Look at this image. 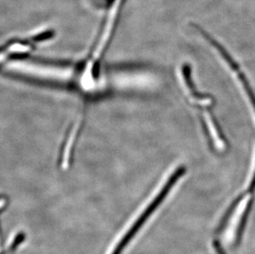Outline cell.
<instances>
[{
	"mask_svg": "<svg viewBox=\"0 0 255 254\" xmlns=\"http://www.w3.org/2000/svg\"><path fill=\"white\" fill-rule=\"evenodd\" d=\"M201 35H202V36H203V37H204V38L206 39L210 44H212V46H214L215 48L217 49V51H219L221 55H222V57L224 58L225 60L227 61V64L231 66V69H232V70H233L238 75L239 79H240L241 83L243 84L246 94L248 95L249 98L251 99V103H252L253 108H255V94H254L253 90L251 89V87L250 86V84H249L248 80L246 79V76H245V74L241 72V69L239 67L238 64L233 60V58L231 57L230 54L227 52V50H226V49H225L224 47H223V46H222V45L217 41V40H215V39L213 38V37H212L208 32H207L205 30H202V31H201Z\"/></svg>",
	"mask_w": 255,
	"mask_h": 254,
	"instance_id": "obj_2",
	"label": "cell"
},
{
	"mask_svg": "<svg viewBox=\"0 0 255 254\" xmlns=\"http://www.w3.org/2000/svg\"><path fill=\"white\" fill-rule=\"evenodd\" d=\"M6 68L13 76L67 89L92 100L123 94L140 83L131 69L102 65L93 55L79 63L13 60Z\"/></svg>",
	"mask_w": 255,
	"mask_h": 254,
	"instance_id": "obj_1",
	"label": "cell"
}]
</instances>
